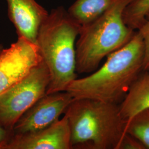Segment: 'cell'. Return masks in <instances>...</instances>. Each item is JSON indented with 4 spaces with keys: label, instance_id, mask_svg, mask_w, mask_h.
<instances>
[{
    "label": "cell",
    "instance_id": "cell-1",
    "mask_svg": "<svg viewBox=\"0 0 149 149\" xmlns=\"http://www.w3.org/2000/svg\"><path fill=\"white\" fill-rule=\"evenodd\" d=\"M144 47L138 31L123 47L111 54L101 67L76 79L65 91L74 99L89 98L119 104L144 69Z\"/></svg>",
    "mask_w": 149,
    "mask_h": 149
},
{
    "label": "cell",
    "instance_id": "cell-2",
    "mask_svg": "<svg viewBox=\"0 0 149 149\" xmlns=\"http://www.w3.org/2000/svg\"><path fill=\"white\" fill-rule=\"evenodd\" d=\"M81 27L63 7L52 10L40 26L36 44L49 74L47 93L65 91L77 78L76 43Z\"/></svg>",
    "mask_w": 149,
    "mask_h": 149
},
{
    "label": "cell",
    "instance_id": "cell-10",
    "mask_svg": "<svg viewBox=\"0 0 149 149\" xmlns=\"http://www.w3.org/2000/svg\"><path fill=\"white\" fill-rule=\"evenodd\" d=\"M119 107L127 125L137 114L149 109V69L139 74Z\"/></svg>",
    "mask_w": 149,
    "mask_h": 149
},
{
    "label": "cell",
    "instance_id": "cell-4",
    "mask_svg": "<svg viewBox=\"0 0 149 149\" xmlns=\"http://www.w3.org/2000/svg\"><path fill=\"white\" fill-rule=\"evenodd\" d=\"M132 0H116L95 20L81 27L76 43L77 74H90L103 59L125 45L136 31L125 24L123 13Z\"/></svg>",
    "mask_w": 149,
    "mask_h": 149
},
{
    "label": "cell",
    "instance_id": "cell-13",
    "mask_svg": "<svg viewBox=\"0 0 149 149\" xmlns=\"http://www.w3.org/2000/svg\"><path fill=\"white\" fill-rule=\"evenodd\" d=\"M125 132L138 139L149 149V109L134 116L127 125Z\"/></svg>",
    "mask_w": 149,
    "mask_h": 149
},
{
    "label": "cell",
    "instance_id": "cell-3",
    "mask_svg": "<svg viewBox=\"0 0 149 149\" xmlns=\"http://www.w3.org/2000/svg\"><path fill=\"white\" fill-rule=\"evenodd\" d=\"M71 149H118L127 122L118 104L89 98L74 99L64 113Z\"/></svg>",
    "mask_w": 149,
    "mask_h": 149
},
{
    "label": "cell",
    "instance_id": "cell-14",
    "mask_svg": "<svg viewBox=\"0 0 149 149\" xmlns=\"http://www.w3.org/2000/svg\"><path fill=\"white\" fill-rule=\"evenodd\" d=\"M143 39L144 47V69H149V12L137 31Z\"/></svg>",
    "mask_w": 149,
    "mask_h": 149
},
{
    "label": "cell",
    "instance_id": "cell-15",
    "mask_svg": "<svg viewBox=\"0 0 149 149\" xmlns=\"http://www.w3.org/2000/svg\"><path fill=\"white\" fill-rule=\"evenodd\" d=\"M118 149H146L138 139L130 134H125L122 139Z\"/></svg>",
    "mask_w": 149,
    "mask_h": 149
},
{
    "label": "cell",
    "instance_id": "cell-5",
    "mask_svg": "<svg viewBox=\"0 0 149 149\" xmlns=\"http://www.w3.org/2000/svg\"><path fill=\"white\" fill-rule=\"evenodd\" d=\"M49 80L42 60L21 80L0 93V126L12 133L17 120L47 93Z\"/></svg>",
    "mask_w": 149,
    "mask_h": 149
},
{
    "label": "cell",
    "instance_id": "cell-6",
    "mask_svg": "<svg viewBox=\"0 0 149 149\" xmlns=\"http://www.w3.org/2000/svg\"><path fill=\"white\" fill-rule=\"evenodd\" d=\"M42 61L37 45L18 37L9 48L0 52V93L23 79Z\"/></svg>",
    "mask_w": 149,
    "mask_h": 149
},
{
    "label": "cell",
    "instance_id": "cell-16",
    "mask_svg": "<svg viewBox=\"0 0 149 149\" xmlns=\"http://www.w3.org/2000/svg\"><path fill=\"white\" fill-rule=\"evenodd\" d=\"M11 133L6 130L4 128L0 126V149L6 141L10 138Z\"/></svg>",
    "mask_w": 149,
    "mask_h": 149
},
{
    "label": "cell",
    "instance_id": "cell-8",
    "mask_svg": "<svg viewBox=\"0 0 149 149\" xmlns=\"http://www.w3.org/2000/svg\"><path fill=\"white\" fill-rule=\"evenodd\" d=\"M1 149H71L66 117L47 128L27 133L11 134Z\"/></svg>",
    "mask_w": 149,
    "mask_h": 149
},
{
    "label": "cell",
    "instance_id": "cell-11",
    "mask_svg": "<svg viewBox=\"0 0 149 149\" xmlns=\"http://www.w3.org/2000/svg\"><path fill=\"white\" fill-rule=\"evenodd\" d=\"M116 0H76L67 10L70 17L81 26L101 16Z\"/></svg>",
    "mask_w": 149,
    "mask_h": 149
},
{
    "label": "cell",
    "instance_id": "cell-12",
    "mask_svg": "<svg viewBox=\"0 0 149 149\" xmlns=\"http://www.w3.org/2000/svg\"><path fill=\"white\" fill-rule=\"evenodd\" d=\"M149 12V0H132L126 7L123 18L128 27L137 31Z\"/></svg>",
    "mask_w": 149,
    "mask_h": 149
},
{
    "label": "cell",
    "instance_id": "cell-7",
    "mask_svg": "<svg viewBox=\"0 0 149 149\" xmlns=\"http://www.w3.org/2000/svg\"><path fill=\"white\" fill-rule=\"evenodd\" d=\"M74 100L66 91L45 94L17 120L12 133H27L52 125L59 120Z\"/></svg>",
    "mask_w": 149,
    "mask_h": 149
},
{
    "label": "cell",
    "instance_id": "cell-17",
    "mask_svg": "<svg viewBox=\"0 0 149 149\" xmlns=\"http://www.w3.org/2000/svg\"><path fill=\"white\" fill-rule=\"evenodd\" d=\"M3 49V48H2V46L1 45H0V52H1V50H2V49Z\"/></svg>",
    "mask_w": 149,
    "mask_h": 149
},
{
    "label": "cell",
    "instance_id": "cell-9",
    "mask_svg": "<svg viewBox=\"0 0 149 149\" xmlns=\"http://www.w3.org/2000/svg\"><path fill=\"white\" fill-rule=\"evenodd\" d=\"M8 15L16 28L18 37L36 44L40 26L49 12L36 0H6Z\"/></svg>",
    "mask_w": 149,
    "mask_h": 149
}]
</instances>
